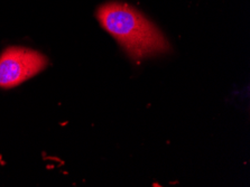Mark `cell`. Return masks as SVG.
<instances>
[{
	"mask_svg": "<svg viewBox=\"0 0 250 187\" xmlns=\"http://www.w3.org/2000/svg\"><path fill=\"white\" fill-rule=\"evenodd\" d=\"M48 60L35 49L11 46L0 54V87L11 89L37 75L47 66Z\"/></svg>",
	"mask_w": 250,
	"mask_h": 187,
	"instance_id": "cell-2",
	"label": "cell"
},
{
	"mask_svg": "<svg viewBox=\"0 0 250 187\" xmlns=\"http://www.w3.org/2000/svg\"><path fill=\"white\" fill-rule=\"evenodd\" d=\"M97 17L102 27L118 41L131 59L139 61L169 49L161 30L130 6L105 3L98 9Z\"/></svg>",
	"mask_w": 250,
	"mask_h": 187,
	"instance_id": "cell-1",
	"label": "cell"
}]
</instances>
